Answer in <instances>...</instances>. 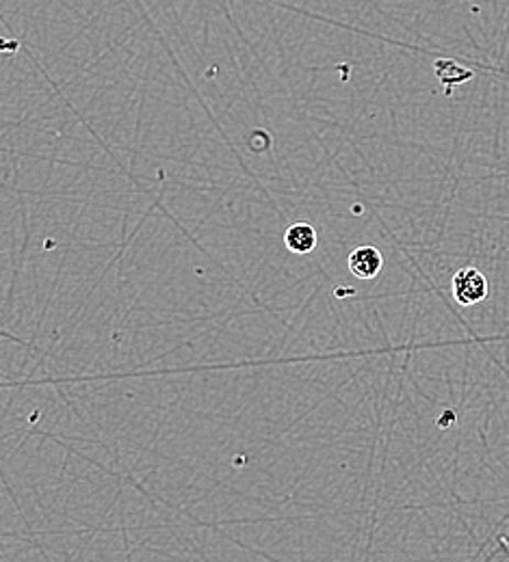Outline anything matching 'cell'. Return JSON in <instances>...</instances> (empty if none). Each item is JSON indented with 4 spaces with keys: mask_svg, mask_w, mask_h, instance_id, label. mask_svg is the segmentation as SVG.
<instances>
[{
    "mask_svg": "<svg viewBox=\"0 0 509 562\" xmlns=\"http://www.w3.org/2000/svg\"><path fill=\"white\" fill-rule=\"evenodd\" d=\"M488 290L490 288H488L486 276L475 267H464V269L455 271V276L451 280L453 299L464 307L482 303L488 296Z\"/></svg>",
    "mask_w": 509,
    "mask_h": 562,
    "instance_id": "cell-1",
    "label": "cell"
},
{
    "mask_svg": "<svg viewBox=\"0 0 509 562\" xmlns=\"http://www.w3.org/2000/svg\"><path fill=\"white\" fill-rule=\"evenodd\" d=\"M317 243H319L317 229H314V225H310V223H306V221L292 223L291 227L287 229V234H285V245H287V249L292 251V254H299V256L314 251V249H317Z\"/></svg>",
    "mask_w": 509,
    "mask_h": 562,
    "instance_id": "cell-3",
    "label": "cell"
},
{
    "mask_svg": "<svg viewBox=\"0 0 509 562\" xmlns=\"http://www.w3.org/2000/svg\"><path fill=\"white\" fill-rule=\"evenodd\" d=\"M347 267L358 280H375L384 267V256L379 254V249L364 245L350 254Z\"/></svg>",
    "mask_w": 509,
    "mask_h": 562,
    "instance_id": "cell-2",
    "label": "cell"
}]
</instances>
